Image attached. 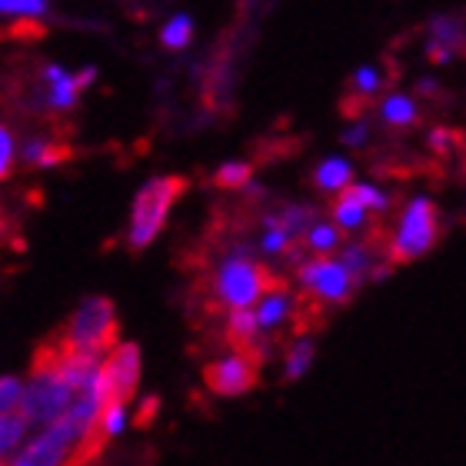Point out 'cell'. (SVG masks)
Masks as SVG:
<instances>
[{"instance_id": "9", "label": "cell", "mask_w": 466, "mask_h": 466, "mask_svg": "<svg viewBox=\"0 0 466 466\" xmlns=\"http://www.w3.org/2000/svg\"><path fill=\"white\" fill-rule=\"evenodd\" d=\"M207 387L214 390L217 397H243L247 390L257 387V367L243 353H230L220 357L207 367Z\"/></svg>"}, {"instance_id": "10", "label": "cell", "mask_w": 466, "mask_h": 466, "mask_svg": "<svg viewBox=\"0 0 466 466\" xmlns=\"http://www.w3.org/2000/svg\"><path fill=\"white\" fill-rule=\"evenodd\" d=\"M290 317V297L283 287L263 293L257 300V310H253V320H257V330H277L283 320Z\"/></svg>"}, {"instance_id": "1", "label": "cell", "mask_w": 466, "mask_h": 466, "mask_svg": "<svg viewBox=\"0 0 466 466\" xmlns=\"http://www.w3.org/2000/svg\"><path fill=\"white\" fill-rule=\"evenodd\" d=\"M187 190L184 177H154L137 190L134 214H130V250H144L157 240V233L164 230L167 214L177 204V197Z\"/></svg>"}, {"instance_id": "6", "label": "cell", "mask_w": 466, "mask_h": 466, "mask_svg": "<svg viewBox=\"0 0 466 466\" xmlns=\"http://www.w3.org/2000/svg\"><path fill=\"white\" fill-rule=\"evenodd\" d=\"M137 380H140V350L134 343H116L97 370V393L100 403H124L137 393Z\"/></svg>"}, {"instance_id": "24", "label": "cell", "mask_w": 466, "mask_h": 466, "mask_svg": "<svg viewBox=\"0 0 466 466\" xmlns=\"http://www.w3.org/2000/svg\"><path fill=\"white\" fill-rule=\"evenodd\" d=\"M47 14L44 0H0V17H20V20H37Z\"/></svg>"}, {"instance_id": "32", "label": "cell", "mask_w": 466, "mask_h": 466, "mask_svg": "<svg viewBox=\"0 0 466 466\" xmlns=\"http://www.w3.org/2000/svg\"><path fill=\"white\" fill-rule=\"evenodd\" d=\"M157 407H160V400H157V397H147V400H144V417H137V423H144V427H147V423L154 420Z\"/></svg>"}, {"instance_id": "16", "label": "cell", "mask_w": 466, "mask_h": 466, "mask_svg": "<svg viewBox=\"0 0 466 466\" xmlns=\"http://www.w3.org/2000/svg\"><path fill=\"white\" fill-rule=\"evenodd\" d=\"M190 37H194V24H190L187 14L170 17L164 24V30H160V40H164V47H170V50H184L187 44H190Z\"/></svg>"}, {"instance_id": "18", "label": "cell", "mask_w": 466, "mask_h": 466, "mask_svg": "<svg viewBox=\"0 0 466 466\" xmlns=\"http://www.w3.org/2000/svg\"><path fill=\"white\" fill-rule=\"evenodd\" d=\"M307 247H310L317 257H330L337 247H340V230L333 224H313L307 230Z\"/></svg>"}, {"instance_id": "27", "label": "cell", "mask_w": 466, "mask_h": 466, "mask_svg": "<svg viewBox=\"0 0 466 466\" xmlns=\"http://www.w3.org/2000/svg\"><path fill=\"white\" fill-rule=\"evenodd\" d=\"M343 270L350 273V280H357V277H363V273L370 270V253L367 247H350L347 253H343Z\"/></svg>"}, {"instance_id": "19", "label": "cell", "mask_w": 466, "mask_h": 466, "mask_svg": "<svg viewBox=\"0 0 466 466\" xmlns=\"http://www.w3.org/2000/svg\"><path fill=\"white\" fill-rule=\"evenodd\" d=\"M333 220H337V230H357V227H363L367 224V210L357 204V200H350L347 194L333 204Z\"/></svg>"}, {"instance_id": "25", "label": "cell", "mask_w": 466, "mask_h": 466, "mask_svg": "<svg viewBox=\"0 0 466 466\" xmlns=\"http://www.w3.org/2000/svg\"><path fill=\"white\" fill-rule=\"evenodd\" d=\"M250 164H224L217 170V187H224V190H240V187H250Z\"/></svg>"}, {"instance_id": "15", "label": "cell", "mask_w": 466, "mask_h": 466, "mask_svg": "<svg viewBox=\"0 0 466 466\" xmlns=\"http://www.w3.org/2000/svg\"><path fill=\"white\" fill-rule=\"evenodd\" d=\"M67 157H70V147L54 144V140H30V144L24 147V160H27V164H37V167L64 164Z\"/></svg>"}, {"instance_id": "7", "label": "cell", "mask_w": 466, "mask_h": 466, "mask_svg": "<svg viewBox=\"0 0 466 466\" xmlns=\"http://www.w3.org/2000/svg\"><path fill=\"white\" fill-rule=\"evenodd\" d=\"M80 440H84V433L67 417H60L57 423L44 427L40 437L30 440L27 447L10 460V466H64L70 457V450L77 447Z\"/></svg>"}, {"instance_id": "28", "label": "cell", "mask_w": 466, "mask_h": 466, "mask_svg": "<svg viewBox=\"0 0 466 466\" xmlns=\"http://www.w3.org/2000/svg\"><path fill=\"white\" fill-rule=\"evenodd\" d=\"M14 157H17V147H14V134H10L7 127L0 124V184L10 177L14 170Z\"/></svg>"}, {"instance_id": "4", "label": "cell", "mask_w": 466, "mask_h": 466, "mask_svg": "<svg viewBox=\"0 0 466 466\" xmlns=\"http://www.w3.org/2000/svg\"><path fill=\"white\" fill-rule=\"evenodd\" d=\"M74 400H77V393H74L54 370H34L30 387H24V397H20L17 417L24 420L27 427L30 423L50 427V423H57V420L67 413Z\"/></svg>"}, {"instance_id": "31", "label": "cell", "mask_w": 466, "mask_h": 466, "mask_svg": "<svg viewBox=\"0 0 466 466\" xmlns=\"http://www.w3.org/2000/svg\"><path fill=\"white\" fill-rule=\"evenodd\" d=\"M343 140H347V144H353V147H360L363 140H367V124H353L347 134H343Z\"/></svg>"}, {"instance_id": "14", "label": "cell", "mask_w": 466, "mask_h": 466, "mask_svg": "<svg viewBox=\"0 0 466 466\" xmlns=\"http://www.w3.org/2000/svg\"><path fill=\"white\" fill-rule=\"evenodd\" d=\"M430 34H433L430 47L447 50L450 57L463 47V24H460V20H453V17H437V20H433V27H430Z\"/></svg>"}, {"instance_id": "21", "label": "cell", "mask_w": 466, "mask_h": 466, "mask_svg": "<svg viewBox=\"0 0 466 466\" xmlns=\"http://www.w3.org/2000/svg\"><path fill=\"white\" fill-rule=\"evenodd\" d=\"M127 427V407L124 403H107V407L100 410V417H97V433L104 440H114L120 437Z\"/></svg>"}, {"instance_id": "17", "label": "cell", "mask_w": 466, "mask_h": 466, "mask_svg": "<svg viewBox=\"0 0 466 466\" xmlns=\"http://www.w3.org/2000/svg\"><path fill=\"white\" fill-rule=\"evenodd\" d=\"M313 353H317L313 340H297V343H293L290 353H287V363H283V373H287V380H300L303 373L310 370Z\"/></svg>"}, {"instance_id": "33", "label": "cell", "mask_w": 466, "mask_h": 466, "mask_svg": "<svg viewBox=\"0 0 466 466\" xmlns=\"http://www.w3.org/2000/svg\"><path fill=\"white\" fill-rule=\"evenodd\" d=\"M450 140H457V137H453V134H447V130H433V134H430V144L437 147V150H447V147H450Z\"/></svg>"}, {"instance_id": "2", "label": "cell", "mask_w": 466, "mask_h": 466, "mask_svg": "<svg viewBox=\"0 0 466 466\" xmlns=\"http://www.w3.org/2000/svg\"><path fill=\"white\" fill-rule=\"evenodd\" d=\"M60 340L80 353H97L107 357L116 347V310L107 297H87L80 310L67 320V330Z\"/></svg>"}, {"instance_id": "5", "label": "cell", "mask_w": 466, "mask_h": 466, "mask_svg": "<svg viewBox=\"0 0 466 466\" xmlns=\"http://www.w3.org/2000/svg\"><path fill=\"white\" fill-rule=\"evenodd\" d=\"M437 227H440V214L430 197L410 200V207L400 217V230L390 240V260L407 263L423 257L433 247V240H437Z\"/></svg>"}, {"instance_id": "11", "label": "cell", "mask_w": 466, "mask_h": 466, "mask_svg": "<svg viewBox=\"0 0 466 466\" xmlns=\"http://www.w3.org/2000/svg\"><path fill=\"white\" fill-rule=\"evenodd\" d=\"M44 77H47L50 90H47V100H50V107H57V110H70L74 104H77V80L70 77L67 70L57 67V64H50L47 70H44Z\"/></svg>"}, {"instance_id": "30", "label": "cell", "mask_w": 466, "mask_h": 466, "mask_svg": "<svg viewBox=\"0 0 466 466\" xmlns=\"http://www.w3.org/2000/svg\"><path fill=\"white\" fill-rule=\"evenodd\" d=\"M353 87H357V94H377L380 74L373 67H360L357 74H353Z\"/></svg>"}, {"instance_id": "3", "label": "cell", "mask_w": 466, "mask_h": 466, "mask_svg": "<svg viewBox=\"0 0 466 466\" xmlns=\"http://www.w3.org/2000/svg\"><path fill=\"white\" fill-rule=\"evenodd\" d=\"M277 287H283V283L273 280L267 267L247 260V257L224 260V267L217 270V280H214V293L230 310H250V307H257V300H260L263 293L277 290Z\"/></svg>"}, {"instance_id": "8", "label": "cell", "mask_w": 466, "mask_h": 466, "mask_svg": "<svg viewBox=\"0 0 466 466\" xmlns=\"http://www.w3.org/2000/svg\"><path fill=\"white\" fill-rule=\"evenodd\" d=\"M300 283L323 303H343L350 297V290H353L350 273L343 270V263L333 260V257H317V260L303 263Z\"/></svg>"}, {"instance_id": "29", "label": "cell", "mask_w": 466, "mask_h": 466, "mask_svg": "<svg viewBox=\"0 0 466 466\" xmlns=\"http://www.w3.org/2000/svg\"><path fill=\"white\" fill-rule=\"evenodd\" d=\"M287 247H290V237H287L280 227H270V230L263 233V240H260L263 253H283Z\"/></svg>"}, {"instance_id": "22", "label": "cell", "mask_w": 466, "mask_h": 466, "mask_svg": "<svg viewBox=\"0 0 466 466\" xmlns=\"http://www.w3.org/2000/svg\"><path fill=\"white\" fill-rule=\"evenodd\" d=\"M343 194L350 197V200H357L363 210H387L390 207V197L380 190V187H373V184H353V187H347Z\"/></svg>"}, {"instance_id": "13", "label": "cell", "mask_w": 466, "mask_h": 466, "mask_svg": "<svg viewBox=\"0 0 466 466\" xmlns=\"http://www.w3.org/2000/svg\"><path fill=\"white\" fill-rule=\"evenodd\" d=\"M350 177H353V167H350L343 157H330V160H323V164L317 167L313 180H317V187L327 190V194H340V190L350 187Z\"/></svg>"}, {"instance_id": "20", "label": "cell", "mask_w": 466, "mask_h": 466, "mask_svg": "<svg viewBox=\"0 0 466 466\" xmlns=\"http://www.w3.org/2000/svg\"><path fill=\"white\" fill-rule=\"evenodd\" d=\"M383 120L393 127H407L417 120V104L403 94H393V97L383 100Z\"/></svg>"}, {"instance_id": "12", "label": "cell", "mask_w": 466, "mask_h": 466, "mask_svg": "<svg viewBox=\"0 0 466 466\" xmlns=\"http://www.w3.org/2000/svg\"><path fill=\"white\" fill-rule=\"evenodd\" d=\"M227 340L237 347V353H250L260 340V330H257V320H253V310H230L227 317Z\"/></svg>"}, {"instance_id": "23", "label": "cell", "mask_w": 466, "mask_h": 466, "mask_svg": "<svg viewBox=\"0 0 466 466\" xmlns=\"http://www.w3.org/2000/svg\"><path fill=\"white\" fill-rule=\"evenodd\" d=\"M24 433H27V423H24L17 413H10V417H0V460L7 457L10 450L20 447Z\"/></svg>"}, {"instance_id": "26", "label": "cell", "mask_w": 466, "mask_h": 466, "mask_svg": "<svg viewBox=\"0 0 466 466\" xmlns=\"http://www.w3.org/2000/svg\"><path fill=\"white\" fill-rule=\"evenodd\" d=\"M20 397H24V383L17 377H0V417L17 413Z\"/></svg>"}, {"instance_id": "34", "label": "cell", "mask_w": 466, "mask_h": 466, "mask_svg": "<svg viewBox=\"0 0 466 466\" xmlns=\"http://www.w3.org/2000/svg\"><path fill=\"white\" fill-rule=\"evenodd\" d=\"M420 90H423V94H433L437 84H433V80H420Z\"/></svg>"}]
</instances>
